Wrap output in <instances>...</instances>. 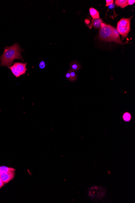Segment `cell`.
<instances>
[{"label": "cell", "instance_id": "ac0fdd59", "mask_svg": "<svg viewBox=\"0 0 135 203\" xmlns=\"http://www.w3.org/2000/svg\"><path fill=\"white\" fill-rule=\"evenodd\" d=\"M4 186V183L2 179L0 178V189H1Z\"/></svg>", "mask_w": 135, "mask_h": 203}, {"label": "cell", "instance_id": "3957f363", "mask_svg": "<svg viewBox=\"0 0 135 203\" xmlns=\"http://www.w3.org/2000/svg\"><path fill=\"white\" fill-rule=\"evenodd\" d=\"M133 16L129 18H122L117 22V30L122 36V39L127 38L131 31V20Z\"/></svg>", "mask_w": 135, "mask_h": 203}, {"label": "cell", "instance_id": "2e32d148", "mask_svg": "<svg viewBox=\"0 0 135 203\" xmlns=\"http://www.w3.org/2000/svg\"><path fill=\"white\" fill-rule=\"evenodd\" d=\"M65 77H66V78L67 79L69 80L70 81H71V77H70V72L69 70L66 73Z\"/></svg>", "mask_w": 135, "mask_h": 203}, {"label": "cell", "instance_id": "9c48e42d", "mask_svg": "<svg viewBox=\"0 0 135 203\" xmlns=\"http://www.w3.org/2000/svg\"><path fill=\"white\" fill-rule=\"evenodd\" d=\"M115 4L118 7L123 9L128 6L127 4V0H116Z\"/></svg>", "mask_w": 135, "mask_h": 203}, {"label": "cell", "instance_id": "30bf717a", "mask_svg": "<svg viewBox=\"0 0 135 203\" xmlns=\"http://www.w3.org/2000/svg\"><path fill=\"white\" fill-rule=\"evenodd\" d=\"M102 23H103L102 19L100 18L92 20V25L94 27L96 28H101V24Z\"/></svg>", "mask_w": 135, "mask_h": 203}, {"label": "cell", "instance_id": "7c38bea8", "mask_svg": "<svg viewBox=\"0 0 135 203\" xmlns=\"http://www.w3.org/2000/svg\"><path fill=\"white\" fill-rule=\"evenodd\" d=\"M132 115L131 113L128 112L124 113L123 115V118L124 121L128 122L132 119Z\"/></svg>", "mask_w": 135, "mask_h": 203}, {"label": "cell", "instance_id": "ba28073f", "mask_svg": "<svg viewBox=\"0 0 135 203\" xmlns=\"http://www.w3.org/2000/svg\"><path fill=\"white\" fill-rule=\"evenodd\" d=\"M89 11H90V14L93 18V19L99 18V12L96 9L93 7H91L89 9Z\"/></svg>", "mask_w": 135, "mask_h": 203}, {"label": "cell", "instance_id": "8fae6325", "mask_svg": "<svg viewBox=\"0 0 135 203\" xmlns=\"http://www.w3.org/2000/svg\"><path fill=\"white\" fill-rule=\"evenodd\" d=\"M15 171V170L12 167H8L6 166H1L0 167V175L4 173L8 172L9 171Z\"/></svg>", "mask_w": 135, "mask_h": 203}, {"label": "cell", "instance_id": "52a82bcc", "mask_svg": "<svg viewBox=\"0 0 135 203\" xmlns=\"http://www.w3.org/2000/svg\"><path fill=\"white\" fill-rule=\"evenodd\" d=\"M70 70L74 71H78L81 68V64L77 61H73L71 62L70 65Z\"/></svg>", "mask_w": 135, "mask_h": 203}, {"label": "cell", "instance_id": "6da1fadb", "mask_svg": "<svg viewBox=\"0 0 135 203\" xmlns=\"http://www.w3.org/2000/svg\"><path fill=\"white\" fill-rule=\"evenodd\" d=\"M22 51H23L22 49L19 44L16 43L10 46H6L3 53L0 56V66L10 67L15 59L22 60L24 61L21 55Z\"/></svg>", "mask_w": 135, "mask_h": 203}, {"label": "cell", "instance_id": "277c9868", "mask_svg": "<svg viewBox=\"0 0 135 203\" xmlns=\"http://www.w3.org/2000/svg\"><path fill=\"white\" fill-rule=\"evenodd\" d=\"M27 65V62H16L12 66L8 67V68L11 71L13 74L16 78H18L25 73L28 70Z\"/></svg>", "mask_w": 135, "mask_h": 203}, {"label": "cell", "instance_id": "4fadbf2b", "mask_svg": "<svg viewBox=\"0 0 135 203\" xmlns=\"http://www.w3.org/2000/svg\"><path fill=\"white\" fill-rule=\"evenodd\" d=\"M70 72V77H71V81L70 82H73L76 81L77 79V75L75 71H73L71 70H69Z\"/></svg>", "mask_w": 135, "mask_h": 203}, {"label": "cell", "instance_id": "9a60e30c", "mask_svg": "<svg viewBox=\"0 0 135 203\" xmlns=\"http://www.w3.org/2000/svg\"><path fill=\"white\" fill-rule=\"evenodd\" d=\"M106 7H108V6H110V5L112 4L113 3H114V1L113 0H106Z\"/></svg>", "mask_w": 135, "mask_h": 203}, {"label": "cell", "instance_id": "5b68a950", "mask_svg": "<svg viewBox=\"0 0 135 203\" xmlns=\"http://www.w3.org/2000/svg\"><path fill=\"white\" fill-rule=\"evenodd\" d=\"M105 194V190L101 187H93L89 192V195L91 199L100 200Z\"/></svg>", "mask_w": 135, "mask_h": 203}, {"label": "cell", "instance_id": "e0dca14e", "mask_svg": "<svg viewBox=\"0 0 135 203\" xmlns=\"http://www.w3.org/2000/svg\"><path fill=\"white\" fill-rule=\"evenodd\" d=\"M135 3V0H127V4H128V5L132 6V5L134 4Z\"/></svg>", "mask_w": 135, "mask_h": 203}, {"label": "cell", "instance_id": "d6986e66", "mask_svg": "<svg viewBox=\"0 0 135 203\" xmlns=\"http://www.w3.org/2000/svg\"><path fill=\"white\" fill-rule=\"evenodd\" d=\"M115 4H114V3H113L112 4H111V5H110V6H108V9H114V8H115Z\"/></svg>", "mask_w": 135, "mask_h": 203}, {"label": "cell", "instance_id": "7a4b0ae2", "mask_svg": "<svg viewBox=\"0 0 135 203\" xmlns=\"http://www.w3.org/2000/svg\"><path fill=\"white\" fill-rule=\"evenodd\" d=\"M99 38L102 41L115 42L118 44H124L121 39L119 33L117 29L111 25L103 22L101 24L99 31Z\"/></svg>", "mask_w": 135, "mask_h": 203}, {"label": "cell", "instance_id": "5bb4252c", "mask_svg": "<svg viewBox=\"0 0 135 203\" xmlns=\"http://www.w3.org/2000/svg\"><path fill=\"white\" fill-rule=\"evenodd\" d=\"M45 62L44 61H41L40 62L39 64V67L40 69L43 70V69H45Z\"/></svg>", "mask_w": 135, "mask_h": 203}, {"label": "cell", "instance_id": "8992f818", "mask_svg": "<svg viewBox=\"0 0 135 203\" xmlns=\"http://www.w3.org/2000/svg\"><path fill=\"white\" fill-rule=\"evenodd\" d=\"M15 171L4 173L0 175V178L3 180L4 184L8 183L9 181L14 179L15 175Z\"/></svg>", "mask_w": 135, "mask_h": 203}]
</instances>
